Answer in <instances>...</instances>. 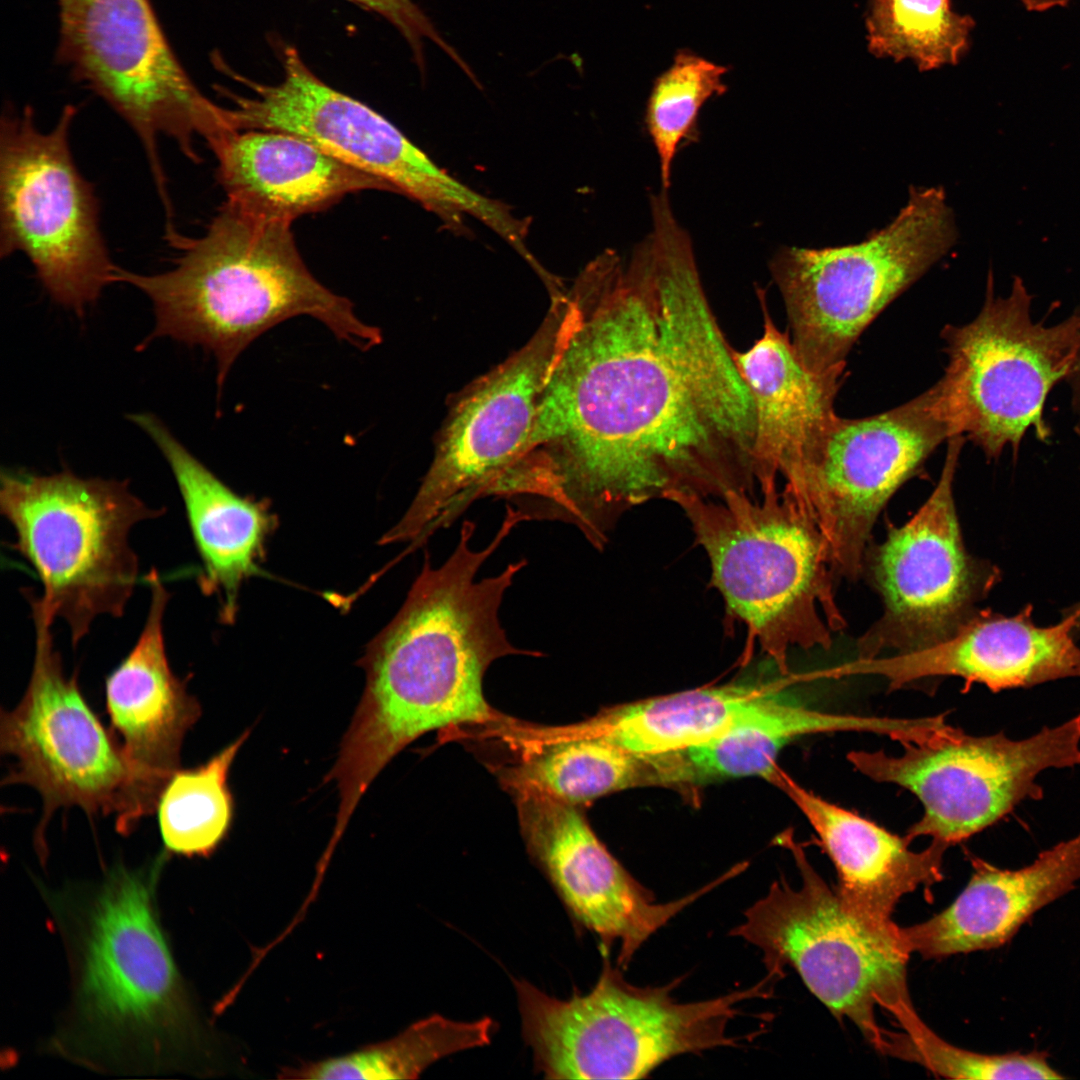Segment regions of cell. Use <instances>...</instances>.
Here are the masks:
<instances>
[{
  "label": "cell",
  "instance_id": "obj_1",
  "mask_svg": "<svg viewBox=\"0 0 1080 1080\" xmlns=\"http://www.w3.org/2000/svg\"><path fill=\"white\" fill-rule=\"evenodd\" d=\"M567 294L571 325L508 471L513 492L597 548L648 501L754 495L753 400L675 217H658L626 265L597 258Z\"/></svg>",
  "mask_w": 1080,
  "mask_h": 1080
},
{
  "label": "cell",
  "instance_id": "obj_2",
  "mask_svg": "<svg viewBox=\"0 0 1080 1080\" xmlns=\"http://www.w3.org/2000/svg\"><path fill=\"white\" fill-rule=\"evenodd\" d=\"M520 521L507 511L493 540L478 550L470 544L475 524L465 521L441 566L426 554L401 609L369 644L361 660L365 689L326 777L339 790L338 826H347L373 779L422 734L510 720L486 701L483 678L498 658L540 655L512 645L499 620L503 596L526 561L482 580L476 574Z\"/></svg>",
  "mask_w": 1080,
  "mask_h": 1080
},
{
  "label": "cell",
  "instance_id": "obj_3",
  "mask_svg": "<svg viewBox=\"0 0 1080 1080\" xmlns=\"http://www.w3.org/2000/svg\"><path fill=\"white\" fill-rule=\"evenodd\" d=\"M162 852L139 870L115 866L65 905L72 969L69 1023L54 1040L94 1068L184 1071L199 1031L156 907Z\"/></svg>",
  "mask_w": 1080,
  "mask_h": 1080
},
{
  "label": "cell",
  "instance_id": "obj_4",
  "mask_svg": "<svg viewBox=\"0 0 1080 1080\" xmlns=\"http://www.w3.org/2000/svg\"><path fill=\"white\" fill-rule=\"evenodd\" d=\"M291 223L259 218L225 201L196 238L179 234V251L167 271L140 274L117 266L114 282L129 284L151 301L155 314L144 348L170 337L211 352L218 393L237 357L261 334L307 315L338 339L369 350L382 341L379 328L360 320L352 302L322 285L296 246Z\"/></svg>",
  "mask_w": 1080,
  "mask_h": 1080
},
{
  "label": "cell",
  "instance_id": "obj_5",
  "mask_svg": "<svg viewBox=\"0 0 1080 1080\" xmlns=\"http://www.w3.org/2000/svg\"><path fill=\"white\" fill-rule=\"evenodd\" d=\"M761 497L675 496L705 550L727 613L746 625L782 673L792 648H825L845 626L834 596L833 558L798 502L777 485Z\"/></svg>",
  "mask_w": 1080,
  "mask_h": 1080
},
{
  "label": "cell",
  "instance_id": "obj_6",
  "mask_svg": "<svg viewBox=\"0 0 1080 1080\" xmlns=\"http://www.w3.org/2000/svg\"><path fill=\"white\" fill-rule=\"evenodd\" d=\"M771 978L713 999L679 1002L665 986L633 985L604 959L586 994L569 999L513 979L522 1035L537 1072L546 1079H641L687 1053L738 1046L727 1028L743 1001L768 997Z\"/></svg>",
  "mask_w": 1080,
  "mask_h": 1080
},
{
  "label": "cell",
  "instance_id": "obj_7",
  "mask_svg": "<svg viewBox=\"0 0 1080 1080\" xmlns=\"http://www.w3.org/2000/svg\"><path fill=\"white\" fill-rule=\"evenodd\" d=\"M0 510L15 532L14 549L33 567L42 595L31 609L62 619L77 645L99 616L121 617L138 578L132 528L161 516L127 480L2 472Z\"/></svg>",
  "mask_w": 1080,
  "mask_h": 1080
},
{
  "label": "cell",
  "instance_id": "obj_8",
  "mask_svg": "<svg viewBox=\"0 0 1080 1080\" xmlns=\"http://www.w3.org/2000/svg\"><path fill=\"white\" fill-rule=\"evenodd\" d=\"M801 884L783 878L744 912L730 935L756 946L768 974L792 967L810 992L839 1019H849L882 1051L887 1030L875 1010H886L898 1025L916 1016L907 985V961L900 927L879 929L850 912L836 888L811 865L791 833L782 835Z\"/></svg>",
  "mask_w": 1080,
  "mask_h": 1080
},
{
  "label": "cell",
  "instance_id": "obj_9",
  "mask_svg": "<svg viewBox=\"0 0 1080 1080\" xmlns=\"http://www.w3.org/2000/svg\"><path fill=\"white\" fill-rule=\"evenodd\" d=\"M956 238L944 189L911 186L908 202L894 220L860 243L780 250L771 272L804 364L825 372L846 363L867 326L945 255Z\"/></svg>",
  "mask_w": 1080,
  "mask_h": 1080
},
{
  "label": "cell",
  "instance_id": "obj_10",
  "mask_svg": "<svg viewBox=\"0 0 1080 1080\" xmlns=\"http://www.w3.org/2000/svg\"><path fill=\"white\" fill-rule=\"evenodd\" d=\"M1032 300L1017 275L1009 294L996 296L990 270L978 315L941 333L948 364L936 384L953 433L966 436L990 460L1006 448L1017 455L1031 429L1039 440L1049 439L1045 401L1069 378L1080 355V308L1045 325L1033 320Z\"/></svg>",
  "mask_w": 1080,
  "mask_h": 1080
},
{
  "label": "cell",
  "instance_id": "obj_11",
  "mask_svg": "<svg viewBox=\"0 0 1080 1080\" xmlns=\"http://www.w3.org/2000/svg\"><path fill=\"white\" fill-rule=\"evenodd\" d=\"M57 56L74 80L101 97L140 140L159 192L167 190L159 137L201 160L236 132L229 109L204 95L173 53L149 0H56Z\"/></svg>",
  "mask_w": 1080,
  "mask_h": 1080
},
{
  "label": "cell",
  "instance_id": "obj_12",
  "mask_svg": "<svg viewBox=\"0 0 1080 1080\" xmlns=\"http://www.w3.org/2000/svg\"><path fill=\"white\" fill-rule=\"evenodd\" d=\"M77 110L66 105L53 128L34 111L7 108L0 125V256L28 258L48 295L79 317L114 282L93 185L73 157Z\"/></svg>",
  "mask_w": 1080,
  "mask_h": 1080
},
{
  "label": "cell",
  "instance_id": "obj_13",
  "mask_svg": "<svg viewBox=\"0 0 1080 1080\" xmlns=\"http://www.w3.org/2000/svg\"><path fill=\"white\" fill-rule=\"evenodd\" d=\"M550 298L528 342L456 395L430 467L407 512L382 543L408 541L411 549L422 545L475 500L492 496L517 460L572 321L567 292Z\"/></svg>",
  "mask_w": 1080,
  "mask_h": 1080
},
{
  "label": "cell",
  "instance_id": "obj_14",
  "mask_svg": "<svg viewBox=\"0 0 1080 1080\" xmlns=\"http://www.w3.org/2000/svg\"><path fill=\"white\" fill-rule=\"evenodd\" d=\"M902 752L851 751L847 759L867 778L913 793L922 817L904 836L950 847L993 825L1026 799L1039 800L1036 782L1048 768L1080 765V713L1059 726L1023 740L1002 732L974 736L950 725L915 741Z\"/></svg>",
  "mask_w": 1080,
  "mask_h": 1080
},
{
  "label": "cell",
  "instance_id": "obj_15",
  "mask_svg": "<svg viewBox=\"0 0 1080 1080\" xmlns=\"http://www.w3.org/2000/svg\"><path fill=\"white\" fill-rule=\"evenodd\" d=\"M35 653L18 705L1 712L0 750L16 762L3 784H25L41 796L35 843L55 810L78 806L88 815L114 814L118 833L133 832L142 816L119 740L86 701L76 675H67L54 647L53 622L32 612Z\"/></svg>",
  "mask_w": 1080,
  "mask_h": 1080
},
{
  "label": "cell",
  "instance_id": "obj_16",
  "mask_svg": "<svg viewBox=\"0 0 1080 1080\" xmlns=\"http://www.w3.org/2000/svg\"><path fill=\"white\" fill-rule=\"evenodd\" d=\"M279 56L284 75L277 84L258 83L228 69L252 91L246 97L222 89L234 103L229 109L236 130L282 131L303 137L455 227L465 215L488 227L500 222V202L454 179L384 116L324 83L295 47L282 46Z\"/></svg>",
  "mask_w": 1080,
  "mask_h": 1080
},
{
  "label": "cell",
  "instance_id": "obj_17",
  "mask_svg": "<svg viewBox=\"0 0 1080 1080\" xmlns=\"http://www.w3.org/2000/svg\"><path fill=\"white\" fill-rule=\"evenodd\" d=\"M955 436L937 384L864 418L836 416L809 456L784 477V490L828 543L835 570L856 579L887 501L929 455Z\"/></svg>",
  "mask_w": 1080,
  "mask_h": 1080
},
{
  "label": "cell",
  "instance_id": "obj_18",
  "mask_svg": "<svg viewBox=\"0 0 1080 1080\" xmlns=\"http://www.w3.org/2000/svg\"><path fill=\"white\" fill-rule=\"evenodd\" d=\"M965 439L955 435L947 440L933 492L909 521L890 528L866 554L884 611L859 639V659L887 650L909 652L945 639L1000 580L996 566L968 553L956 514L953 482Z\"/></svg>",
  "mask_w": 1080,
  "mask_h": 1080
},
{
  "label": "cell",
  "instance_id": "obj_19",
  "mask_svg": "<svg viewBox=\"0 0 1080 1080\" xmlns=\"http://www.w3.org/2000/svg\"><path fill=\"white\" fill-rule=\"evenodd\" d=\"M507 787L531 858L572 919L600 939L604 952L619 944L623 969L654 933L722 882L658 903L599 840L578 805L530 787Z\"/></svg>",
  "mask_w": 1080,
  "mask_h": 1080
},
{
  "label": "cell",
  "instance_id": "obj_20",
  "mask_svg": "<svg viewBox=\"0 0 1080 1080\" xmlns=\"http://www.w3.org/2000/svg\"><path fill=\"white\" fill-rule=\"evenodd\" d=\"M1033 606L1012 616L976 610L945 639L889 656L856 658L848 676H877L898 689L918 680L958 677L966 687L979 683L993 692L1029 688L1080 676V647L1075 638L1078 616L1065 609L1061 620L1037 626Z\"/></svg>",
  "mask_w": 1080,
  "mask_h": 1080
},
{
  "label": "cell",
  "instance_id": "obj_21",
  "mask_svg": "<svg viewBox=\"0 0 1080 1080\" xmlns=\"http://www.w3.org/2000/svg\"><path fill=\"white\" fill-rule=\"evenodd\" d=\"M145 580L151 599L144 626L105 681L110 729L129 765L143 817L156 811L163 787L180 769L184 737L201 715L199 702L174 673L166 653L163 620L169 592L154 568Z\"/></svg>",
  "mask_w": 1080,
  "mask_h": 1080
},
{
  "label": "cell",
  "instance_id": "obj_22",
  "mask_svg": "<svg viewBox=\"0 0 1080 1080\" xmlns=\"http://www.w3.org/2000/svg\"><path fill=\"white\" fill-rule=\"evenodd\" d=\"M767 781L788 796L813 828L835 866L844 906L871 926H895L891 915L903 896L942 880L947 845L931 841L921 851L911 850L905 837L827 801L778 765Z\"/></svg>",
  "mask_w": 1080,
  "mask_h": 1080
},
{
  "label": "cell",
  "instance_id": "obj_23",
  "mask_svg": "<svg viewBox=\"0 0 1080 1080\" xmlns=\"http://www.w3.org/2000/svg\"><path fill=\"white\" fill-rule=\"evenodd\" d=\"M757 295L763 333L749 349H733V357L755 408L754 451L763 490L797 468L837 416L834 403L846 363L825 372L809 369L788 332L774 323L764 291Z\"/></svg>",
  "mask_w": 1080,
  "mask_h": 1080
},
{
  "label": "cell",
  "instance_id": "obj_24",
  "mask_svg": "<svg viewBox=\"0 0 1080 1080\" xmlns=\"http://www.w3.org/2000/svg\"><path fill=\"white\" fill-rule=\"evenodd\" d=\"M973 873L955 901L932 918L900 927L907 951L925 959L1003 946L1038 910L1080 880V833L1021 869L997 868L969 854Z\"/></svg>",
  "mask_w": 1080,
  "mask_h": 1080
},
{
  "label": "cell",
  "instance_id": "obj_25",
  "mask_svg": "<svg viewBox=\"0 0 1080 1080\" xmlns=\"http://www.w3.org/2000/svg\"><path fill=\"white\" fill-rule=\"evenodd\" d=\"M212 153L226 201L267 220L292 224L352 193L394 192L384 181L288 132L240 130Z\"/></svg>",
  "mask_w": 1080,
  "mask_h": 1080
},
{
  "label": "cell",
  "instance_id": "obj_26",
  "mask_svg": "<svg viewBox=\"0 0 1080 1080\" xmlns=\"http://www.w3.org/2000/svg\"><path fill=\"white\" fill-rule=\"evenodd\" d=\"M129 419L166 459L202 563L199 586L207 595H217L220 617L232 621L240 587L259 572L266 539L275 526L269 505L235 493L156 416L137 413Z\"/></svg>",
  "mask_w": 1080,
  "mask_h": 1080
},
{
  "label": "cell",
  "instance_id": "obj_27",
  "mask_svg": "<svg viewBox=\"0 0 1080 1080\" xmlns=\"http://www.w3.org/2000/svg\"><path fill=\"white\" fill-rule=\"evenodd\" d=\"M782 673L774 685L749 703L715 737L670 753L672 784H701L759 776L765 780L778 765L780 751L792 740L814 734L862 732L899 743L918 737L924 720L823 712L787 701L782 693L793 684Z\"/></svg>",
  "mask_w": 1080,
  "mask_h": 1080
},
{
  "label": "cell",
  "instance_id": "obj_28",
  "mask_svg": "<svg viewBox=\"0 0 1080 1080\" xmlns=\"http://www.w3.org/2000/svg\"><path fill=\"white\" fill-rule=\"evenodd\" d=\"M777 678H755L627 703L570 726L641 755L686 750L718 735Z\"/></svg>",
  "mask_w": 1080,
  "mask_h": 1080
},
{
  "label": "cell",
  "instance_id": "obj_29",
  "mask_svg": "<svg viewBox=\"0 0 1080 1080\" xmlns=\"http://www.w3.org/2000/svg\"><path fill=\"white\" fill-rule=\"evenodd\" d=\"M515 728L526 749L519 764L503 775L506 786L530 787L580 806L634 786L660 784L655 755L633 753L569 726Z\"/></svg>",
  "mask_w": 1080,
  "mask_h": 1080
},
{
  "label": "cell",
  "instance_id": "obj_30",
  "mask_svg": "<svg viewBox=\"0 0 1080 1080\" xmlns=\"http://www.w3.org/2000/svg\"><path fill=\"white\" fill-rule=\"evenodd\" d=\"M496 1024L431 1015L397 1036L338 1057L282 1068V1079H415L434 1062L490 1043Z\"/></svg>",
  "mask_w": 1080,
  "mask_h": 1080
},
{
  "label": "cell",
  "instance_id": "obj_31",
  "mask_svg": "<svg viewBox=\"0 0 1080 1080\" xmlns=\"http://www.w3.org/2000/svg\"><path fill=\"white\" fill-rule=\"evenodd\" d=\"M248 736L246 730L206 763L178 769L166 782L156 812L168 854L207 857L224 840L234 813L228 774Z\"/></svg>",
  "mask_w": 1080,
  "mask_h": 1080
},
{
  "label": "cell",
  "instance_id": "obj_32",
  "mask_svg": "<svg viewBox=\"0 0 1080 1080\" xmlns=\"http://www.w3.org/2000/svg\"><path fill=\"white\" fill-rule=\"evenodd\" d=\"M973 27L950 0H872L868 46L878 57L910 59L920 70H932L960 60Z\"/></svg>",
  "mask_w": 1080,
  "mask_h": 1080
},
{
  "label": "cell",
  "instance_id": "obj_33",
  "mask_svg": "<svg viewBox=\"0 0 1080 1080\" xmlns=\"http://www.w3.org/2000/svg\"><path fill=\"white\" fill-rule=\"evenodd\" d=\"M727 68L688 49L679 50L672 65L657 77L646 108V125L660 163L664 190L679 144L695 127L700 108L727 91Z\"/></svg>",
  "mask_w": 1080,
  "mask_h": 1080
},
{
  "label": "cell",
  "instance_id": "obj_34",
  "mask_svg": "<svg viewBox=\"0 0 1080 1080\" xmlns=\"http://www.w3.org/2000/svg\"><path fill=\"white\" fill-rule=\"evenodd\" d=\"M901 1032L887 1031L882 1054L917 1063L950 1079H1063L1046 1052L982 1054L956 1047L939 1037L920 1016Z\"/></svg>",
  "mask_w": 1080,
  "mask_h": 1080
},
{
  "label": "cell",
  "instance_id": "obj_35",
  "mask_svg": "<svg viewBox=\"0 0 1080 1080\" xmlns=\"http://www.w3.org/2000/svg\"><path fill=\"white\" fill-rule=\"evenodd\" d=\"M372 11L390 22L409 44L414 61L421 73L425 72L424 39L434 42L465 73L469 66L435 29L430 19L412 0H348Z\"/></svg>",
  "mask_w": 1080,
  "mask_h": 1080
},
{
  "label": "cell",
  "instance_id": "obj_36",
  "mask_svg": "<svg viewBox=\"0 0 1080 1080\" xmlns=\"http://www.w3.org/2000/svg\"><path fill=\"white\" fill-rule=\"evenodd\" d=\"M1072 391V405L1077 415L1076 430L1080 436V355L1072 374L1067 379Z\"/></svg>",
  "mask_w": 1080,
  "mask_h": 1080
},
{
  "label": "cell",
  "instance_id": "obj_37",
  "mask_svg": "<svg viewBox=\"0 0 1080 1080\" xmlns=\"http://www.w3.org/2000/svg\"><path fill=\"white\" fill-rule=\"evenodd\" d=\"M1027 11L1044 12L1053 8L1065 7L1072 0H1017Z\"/></svg>",
  "mask_w": 1080,
  "mask_h": 1080
}]
</instances>
